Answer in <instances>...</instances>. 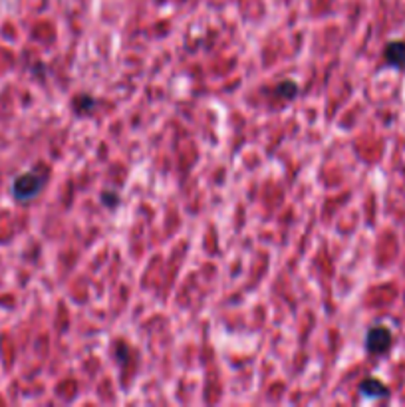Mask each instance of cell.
Masks as SVG:
<instances>
[{
    "instance_id": "cell-1",
    "label": "cell",
    "mask_w": 405,
    "mask_h": 407,
    "mask_svg": "<svg viewBox=\"0 0 405 407\" xmlns=\"http://www.w3.org/2000/svg\"><path fill=\"white\" fill-rule=\"evenodd\" d=\"M42 185H44V173L42 171L24 173V175L15 179L12 195H15L16 201H30L32 197H36L42 191Z\"/></svg>"
},
{
    "instance_id": "cell-2",
    "label": "cell",
    "mask_w": 405,
    "mask_h": 407,
    "mask_svg": "<svg viewBox=\"0 0 405 407\" xmlns=\"http://www.w3.org/2000/svg\"><path fill=\"white\" fill-rule=\"evenodd\" d=\"M391 344V334L386 328H372L366 338V347L372 354H384Z\"/></svg>"
},
{
    "instance_id": "cell-3",
    "label": "cell",
    "mask_w": 405,
    "mask_h": 407,
    "mask_svg": "<svg viewBox=\"0 0 405 407\" xmlns=\"http://www.w3.org/2000/svg\"><path fill=\"white\" fill-rule=\"evenodd\" d=\"M386 60L397 66V68H404L405 66V42H391L388 48H386Z\"/></svg>"
},
{
    "instance_id": "cell-4",
    "label": "cell",
    "mask_w": 405,
    "mask_h": 407,
    "mask_svg": "<svg viewBox=\"0 0 405 407\" xmlns=\"http://www.w3.org/2000/svg\"><path fill=\"white\" fill-rule=\"evenodd\" d=\"M360 393L366 397H384V395H388V390L381 381L370 377V379H363L360 383Z\"/></svg>"
},
{
    "instance_id": "cell-5",
    "label": "cell",
    "mask_w": 405,
    "mask_h": 407,
    "mask_svg": "<svg viewBox=\"0 0 405 407\" xmlns=\"http://www.w3.org/2000/svg\"><path fill=\"white\" fill-rule=\"evenodd\" d=\"M276 93L278 96H282L286 100H292V98H296L298 96V86L294 84V82H282V84H278L276 86Z\"/></svg>"
}]
</instances>
